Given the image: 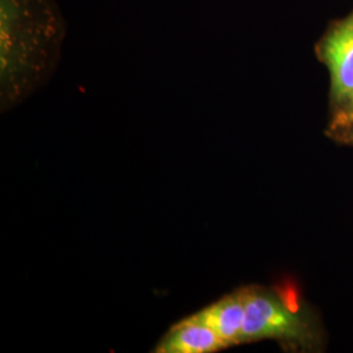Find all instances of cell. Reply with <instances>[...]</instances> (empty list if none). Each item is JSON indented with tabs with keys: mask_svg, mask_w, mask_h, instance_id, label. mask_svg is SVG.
Here are the masks:
<instances>
[{
	"mask_svg": "<svg viewBox=\"0 0 353 353\" xmlns=\"http://www.w3.org/2000/svg\"><path fill=\"white\" fill-rule=\"evenodd\" d=\"M330 75V103L339 105L353 90V11L332 23L316 48Z\"/></svg>",
	"mask_w": 353,
	"mask_h": 353,
	"instance_id": "cell-3",
	"label": "cell"
},
{
	"mask_svg": "<svg viewBox=\"0 0 353 353\" xmlns=\"http://www.w3.org/2000/svg\"><path fill=\"white\" fill-rule=\"evenodd\" d=\"M331 115L353 118V90L339 105L331 108Z\"/></svg>",
	"mask_w": 353,
	"mask_h": 353,
	"instance_id": "cell-7",
	"label": "cell"
},
{
	"mask_svg": "<svg viewBox=\"0 0 353 353\" xmlns=\"http://www.w3.org/2000/svg\"><path fill=\"white\" fill-rule=\"evenodd\" d=\"M228 348L212 328L196 314L189 316L169 330L156 352L208 353Z\"/></svg>",
	"mask_w": 353,
	"mask_h": 353,
	"instance_id": "cell-4",
	"label": "cell"
},
{
	"mask_svg": "<svg viewBox=\"0 0 353 353\" xmlns=\"http://www.w3.org/2000/svg\"><path fill=\"white\" fill-rule=\"evenodd\" d=\"M246 316L241 343L275 339L309 348L319 338L314 319L297 303L272 290L248 287Z\"/></svg>",
	"mask_w": 353,
	"mask_h": 353,
	"instance_id": "cell-2",
	"label": "cell"
},
{
	"mask_svg": "<svg viewBox=\"0 0 353 353\" xmlns=\"http://www.w3.org/2000/svg\"><path fill=\"white\" fill-rule=\"evenodd\" d=\"M326 135L341 144L353 147V118L331 115Z\"/></svg>",
	"mask_w": 353,
	"mask_h": 353,
	"instance_id": "cell-6",
	"label": "cell"
},
{
	"mask_svg": "<svg viewBox=\"0 0 353 353\" xmlns=\"http://www.w3.org/2000/svg\"><path fill=\"white\" fill-rule=\"evenodd\" d=\"M196 316L214 330L227 347L241 344L246 316L245 288L224 296L219 301L204 307Z\"/></svg>",
	"mask_w": 353,
	"mask_h": 353,
	"instance_id": "cell-5",
	"label": "cell"
},
{
	"mask_svg": "<svg viewBox=\"0 0 353 353\" xmlns=\"http://www.w3.org/2000/svg\"><path fill=\"white\" fill-rule=\"evenodd\" d=\"M65 20L54 0H0L3 102L26 96L55 65Z\"/></svg>",
	"mask_w": 353,
	"mask_h": 353,
	"instance_id": "cell-1",
	"label": "cell"
}]
</instances>
